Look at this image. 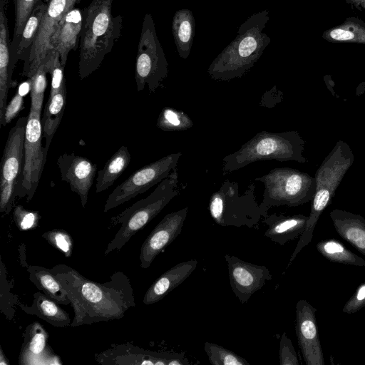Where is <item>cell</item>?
<instances>
[{"mask_svg": "<svg viewBox=\"0 0 365 365\" xmlns=\"http://www.w3.org/2000/svg\"><path fill=\"white\" fill-rule=\"evenodd\" d=\"M51 270L66 292L73 309L72 327L120 319L135 307L130 279L123 272H115L108 281L97 282L64 264Z\"/></svg>", "mask_w": 365, "mask_h": 365, "instance_id": "1", "label": "cell"}, {"mask_svg": "<svg viewBox=\"0 0 365 365\" xmlns=\"http://www.w3.org/2000/svg\"><path fill=\"white\" fill-rule=\"evenodd\" d=\"M269 19L267 10L250 16L237 36L212 61L207 69L210 78L230 81L245 76L258 61L271 38L263 29Z\"/></svg>", "mask_w": 365, "mask_h": 365, "instance_id": "2", "label": "cell"}, {"mask_svg": "<svg viewBox=\"0 0 365 365\" xmlns=\"http://www.w3.org/2000/svg\"><path fill=\"white\" fill-rule=\"evenodd\" d=\"M113 0H93L83 11L78 75L83 79L96 71L121 35L122 16L112 13Z\"/></svg>", "mask_w": 365, "mask_h": 365, "instance_id": "3", "label": "cell"}, {"mask_svg": "<svg viewBox=\"0 0 365 365\" xmlns=\"http://www.w3.org/2000/svg\"><path fill=\"white\" fill-rule=\"evenodd\" d=\"M354 153L349 145L339 140L329 155L324 158L314 176L315 192L312 200L310 214L308 216L304 232L292 254L289 267L302 250L312 241L314 230L323 211L331 202L335 192L346 173L353 165Z\"/></svg>", "mask_w": 365, "mask_h": 365, "instance_id": "4", "label": "cell"}, {"mask_svg": "<svg viewBox=\"0 0 365 365\" xmlns=\"http://www.w3.org/2000/svg\"><path fill=\"white\" fill-rule=\"evenodd\" d=\"M304 145L305 141L297 131L259 132L239 150L223 158V175L261 160L307 163V159L303 155Z\"/></svg>", "mask_w": 365, "mask_h": 365, "instance_id": "5", "label": "cell"}, {"mask_svg": "<svg viewBox=\"0 0 365 365\" xmlns=\"http://www.w3.org/2000/svg\"><path fill=\"white\" fill-rule=\"evenodd\" d=\"M177 168L161 181L148 197L141 199L111 218L110 224H120V229L108 244L104 255L118 251L138 231L158 215L163 209L179 195Z\"/></svg>", "mask_w": 365, "mask_h": 365, "instance_id": "6", "label": "cell"}, {"mask_svg": "<svg viewBox=\"0 0 365 365\" xmlns=\"http://www.w3.org/2000/svg\"><path fill=\"white\" fill-rule=\"evenodd\" d=\"M264 190L259 204L262 217L273 207H297L312 201L315 192V179L308 173L291 168H277L257 178Z\"/></svg>", "mask_w": 365, "mask_h": 365, "instance_id": "7", "label": "cell"}, {"mask_svg": "<svg viewBox=\"0 0 365 365\" xmlns=\"http://www.w3.org/2000/svg\"><path fill=\"white\" fill-rule=\"evenodd\" d=\"M208 208L213 220L222 227L253 228L262 217L253 183L240 194L238 183L225 180L211 195Z\"/></svg>", "mask_w": 365, "mask_h": 365, "instance_id": "8", "label": "cell"}, {"mask_svg": "<svg viewBox=\"0 0 365 365\" xmlns=\"http://www.w3.org/2000/svg\"><path fill=\"white\" fill-rule=\"evenodd\" d=\"M168 63L158 38L152 16L143 18L138 45L135 79L137 91L148 85L150 93H155L168 76Z\"/></svg>", "mask_w": 365, "mask_h": 365, "instance_id": "9", "label": "cell"}, {"mask_svg": "<svg viewBox=\"0 0 365 365\" xmlns=\"http://www.w3.org/2000/svg\"><path fill=\"white\" fill-rule=\"evenodd\" d=\"M27 117H20L9 130L5 143L0 176V212L11 210L24 169V142Z\"/></svg>", "mask_w": 365, "mask_h": 365, "instance_id": "10", "label": "cell"}, {"mask_svg": "<svg viewBox=\"0 0 365 365\" xmlns=\"http://www.w3.org/2000/svg\"><path fill=\"white\" fill-rule=\"evenodd\" d=\"M181 156L180 152L171 153L133 173L108 195L103 212L129 201L160 183L176 168Z\"/></svg>", "mask_w": 365, "mask_h": 365, "instance_id": "11", "label": "cell"}, {"mask_svg": "<svg viewBox=\"0 0 365 365\" xmlns=\"http://www.w3.org/2000/svg\"><path fill=\"white\" fill-rule=\"evenodd\" d=\"M41 112L30 109L24 142V169L17 197L30 201L37 189L46 164L48 150L42 146Z\"/></svg>", "mask_w": 365, "mask_h": 365, "instance_id": "12", "label": "cell"}, {"mask_svg": "<svg viewBox=\"0 0 365 365\" xmlns=\"http://www.w3.org/2000/svg\"><path fill=\"white\" fill-rule=\"evenodd\" d=\"M81 0H48L38 32L24 61L23 75L29 78L48 58L52 35L58 24Z\"/></svg>", "mask_w": 365, "mask_h": 365, "instance_id": "13", "label": "cell"}, {"mask_svg": "<svg viewBox=\"0 0 365 365\" xmlns=\"http://www.w3.org/2000/svg\"><path fill=\"white\" fill-rule=\"evenodd\" d=\"M96 360L102 364L190 365L184 353L151 351L129 344L96 354Z\"/></svg>", "mask_w": 365, "mask_h": 365, "instance_id": "14", "label": "cell"}, {"mask_svg": "<svg viewBox=\"0 0 365 365\" xmlns=\"http://www.w3.org/2000/svg\"><path fill=\"white\" fill-rule=\"evenodd\" d=\"M230 287L242 304L248 302L252 295L272 279L269 269L243 261L234 255L226 254Z\"/></svg>", "mask_w": 365, "mask_h": 365, "instance_id": "15", "label": "cell"}, {"mask_svg": "<svg viewBox=\"0 0 365 365\" xmlns=\"http://www.w3.org/2000/svg\"><path fill=\"white\" fill-rule=\"evenodd\" d=\"M316 312L317 309L304 299H300L297 303L295 331L306 365L325 364Z\"/></svg>", "mask_w": 365, "mask_h": 365, "instance_id": "16", "label": "cell"}, {"mask_svg": "<svg viewBox=\"0 0 365 365\" xmlns=\"http://www.w3.org/2000/svg\"><path fill=\"white\" fill-rule=\"evenodd\" d=\"M188 207L167 214L143 242L140 252V267L148 268L155 258L180 234Z\"/></svg>", "mask_w": 365, "mask_h": 365, "instance_id": "17", "label": "cell"}, {"mask_svg": "<svg viewBox=\"0 0 365 365\" xmlns=\"http://www.w3.org/2000/svg\"><path fill=\"white\" fill-rule=\"evenodd\" d=\"M57 165L61 180L68 183L71 191L78 194L81 206L84 208L96 173V164L74 153H65L58 158Z\"/></svg>", "mask_w": 365, "mask_h": 365, "instance_id": "18", "label": "cell"}, {"mask_svg": "<svg viewBox=\"0 0 365 365\" xmlns=\"http://www.w3.org/2000/svg\"><path fill=\"white\" fill-rule=\"evenodd\" d=\"M48 334L38 322L29 324L24 334L19 356V365L61 364L59 357L48 345Z\"/></svg>", "mask_w": 365, "mask_h": 365, "instance_id": "19", "label": "cell"}, {"mask_svg": "<svg viewBox=\"0 0 365 365\" xmlns=\"http://www.w3.org/2000/svg\"><path fill=\"white\" fill-rule=\"evenodd\" d=\"M83 25V12L74 8L61 20L56 28L51 46L60 55L61 64L65 66L71 51L76 50Z\"/></svg>", "mask_w": 365, "mask_h": 365, "instance_id": "20", "label": "cell"}, {"mask_svg": "<svg viewBox=\"0 0 365 365\" xmlns=\"http://www.w3.org/2000/svg\"><path fill=\"white\" fill-rule=\"evenodd\" d=\"M197 261L190 259L180 262L161 274L146 291L143 302L155 304L182 284L196 269Z\"/></svg>", "mask_w": 365, "mask_h": 365, "instance_id": "21", "label": "cell"}, {"mask_svg": "<svg viewBox=\"0 0 365 365\" xmlns=\"http://www.w3.org/2000/svg\"><path fill=\"white\" fill-rule=\"evenodd\" d=\"M307 219V216L301 214L268 215L264 220V223L268 226L264 235L272 242L284 245L287 242L301 236L305 230Z\"/></svg>", "mask_w": 365, "mask_h": 365, "instance_id": "22", "label": "cell"}, {"mask_svg": "<svg viewBox=\"0 0 365 365\" xmlns=\"http://www.w3.org/2000/svg\"><path fill=\"white\" fill-rule=\"evenodd\" d=\"M329 216L339 236L365 256V219L339 209L331 211Z\"/></svg>", "mask_w": 365, "mask_h": 365, "instance_id": "23", "label": "cell"}, {"mask_svg": "<svg viewBox=\"0 0 365 365\" xmlns=\"http://www.w3.org/2000/svg\"><path fill=\"white\" fill-rule=\"evenodd\" d=\"M8 0H1L0 4V124L7 106L8 91L10 87L9 66L11 50L6 6Z\"/></svg>", "mask_w": 365, "mask_h": 365, "instance_id": "24", "label": "cell"}, {"mask_svg": "<svg viewBox=\"0 0 365 365\" xmlns=\"http://www.w3.org/2000/svg\"><path fill=\"white\" fill-rule=\"evenodd\" d=\"M17 304L24 312L37 316L53 327H66L71 324L69 314L42 292L34 294V300L30 306L20 303Z\"/></svg>", "mask_w": 365, "mask_h": 365, "instance_id": "25", "label": "cell"}, {"mask_svg": "<svg viewBox=\"0 0 365 365\" xmlns=\"http://www.w3.org/2000/svg\"><path fill=\"white\" fill-rule=\"evenodd\" d=\"M195 21L192 11L182 9L173 18L172 32L177 51L183 59L188 58L195 36Z\"/></svg>", "mask_w": 365, "mask_h": 365, "instance_id": "26", "label": "cell"}, {"mask_svg": "<svg viewBox=\"0 0 365 365\" xmlns=\"http://www.w3.org/2000/svg\"><path fill=\"white\" fill-rule=\"evenodd\" d=\"M26 269L29 280L40 291L58 304L64 305L70 304L66 292L54 276L51 268L29 265Z\"/></svg>", "mask_w": 365, "mask_h": 365, "instance_id": "27", "label": "cell"}, {"mask_svg": "<svg viewBox=\"0 0 365 365\" xmlns=\"http://www.w3.org/2000/svg\"><path fill=\"white\" fill-rule=\"evenodd\" d=\"M43 1L44 0H13L14 4V28L10 46L11 61L9 66V83L11 87L16 84V82L12 79V75L18 61V47L24 26L32 11Z\"/></svg>", "mask_w": 365, "mask_h": 365, "instance_id": "28", "label": "cell"}, {"mask_svg": "<svg viewBox=\"0 0 365 365\" xmlns=\"http://www.w3.org/2000/svg\"><path fill=\"white\" fill-rule=\"evenodd\" d=\"M66 103V88L49 96L41 117L43 137L46 139V150L51 143L53 135L62 120Z\"/></svg>", "mask_w": 365, "mask_h": 365, "instance_id": "29", "label": "cell"}, {"mask_svg": "<svg viewBox=\"0 0 365 365\" xmlns=\"http://www.w3.org/2000/svg\"><path fill=\"white\" fill-rule=\"evenodd\" d=\"M131 155L128 147L122 145L98 171L96 192H101L113 185L129 165Z\"/></svg>", "mask_w": 365, "mask_h": 365, "instance_id": "30", "label": "cell"}, {"mask_svg": "<svg viewBox=\"0 0 365 365\" xmlns=\"http://www.w3.org/2000/svg\"><path fill=\"white\" fill-rule=\"evenodd\" d=\"M322 38L331 43L365 44V21L357 17H348L341 24L324 31Z\"/></svg>", "mask_w": 365, "mask_h": 365, "instance_id": "31", "label": "cell"}, {"mask_svg": "<svg viewBox=\"0 0 365 365\" xmlns=\"http://www.w3.org/2000/svg\"><path fill=\"white\" fill-rule=\"evenodd\" d=\"M47 1H43L32 11L24 26L17 51V59L26 61L37 36L46 9Z\"/></svg>", "mask_w": 365, "mask_h": 365, "instance_id": "32", "label": "cell"}, {"mask_svg": "<svg viewBox=\"0 0 365 365\" xmlns=\"http://www.w3.org/2000/svg\"><path fill=\"white\" fill-rule=\"evenodd\" d=\"M317 249L329 261L354 266H365V260L363 258L348 250L336 240H322L317 244Z\"/></svg>", "mask_w": 365, "mask_h": 365, "instance_id": "33", "label": "cell"}, {"mask_svg": "<svg viewBox=\"0 0 365 365\" xmlns=\"http://www.w3.org/2000/svg\"><path fill=\"white\" fill-rule=\"evenodd\" d=\"M156 125L160 130L170 132L188 130L193 125V123L183 111L165 107L158 115Z\"/></svg>", "mask_w": 365, "mask_h": 365, "instance_id": "34", "label": "cell"}, {"mask_svg": "<svg viewBox=\"0 0 365 365\" xmlns=\"http://www.w3.org/2000/svg\"><path fill=\"white\" fill-rule=\"evenodd\" d=\"M204 349L212 365H250L245 358L220 345L207 341Z\"/></svg>", "mask_w": 365, "mask_h": 365, "instance_id": "35", "label": "cell"}, {"mask_svg": "<svg viewBox=\"0 0 365 365\" xmlns=\"http://www.w3.org/2000/svg\"><path fill=\"white\" fill-rule=\"evenodd\" d=\"M46 73L47 72L45 68L44 63H42L35 73L29 78L31 83L30 109L31 110L41 112L44 98V92L47 84Z\"/></svg>", "mask_w": 365, "mask_h": 365, "instance_id": "36", "label": "cell"}, {"mask_svg": "<svg viewBox=\"0 0 365 365\" xmlns=\"http://www.w3.org/2000/svg\"><path fill=\"white\" fill-rule=\"evenodd\" d=\"M47 73L51 76L49 96H53L66 86L64 78V66L61 64L58 52L53 48L48 60L45 62Z\"/></svg>", "mask_w": 365, "mask_h": 365, "instance_id": "37", "label": "cell"}, {"mask_svg": "<svg viewBox=\"0 0 365 365\" xmlns=\"http://www.w3.org/2000/svg\"><path fill=\"white\" fill-rule=\"evenodd\" d=\"M42 237L66 257L71 256L73 250V240L66 230L58 228L53 229L43 233Z\"/></svg>", "mask_w": 365, "mask_h": 365, "instance_id": "38", "label": "cell"}, {"mask_svg": "<svg viewBox=\"0 0 365 365\" xmlns=\"http://www.w3.org/2000/svg\"><path fill=\"white\" fill-rule=\"evenodd\" d=\"M14 222L21 231L35 229L41 218L36 211L29 210L21 205H16L13 212Z\"/></svg>", "mask_w": 365, "mask_h": 365, "instance_id": "39", "label": "cell"}, {"mask_svg": "<svg viewBox=\"0 0 365 365\" xmlns=\"http://www.w3.org/2000/svg\"><path fill=\"white\" fill-rule=\"evenodd\" d=\"M279 359L280 365H299L297 353L292 341L284 332L280 338Z\"/></svg>", "mask_w": 365, "mask_h": 365, "instance_id": "40", "label": "cell"}, {"mask_svg": "<svg viewBox=\"0 0 365 365\" xmlns=\"http://www.w3.org/2000/svg\"><path fill=\"white\" fill-rule=\"evenodd\" d=\"M24 95L18 90L15 96L12 98L9 104H7L3 120L1 125L6 126L9 124L24 108Z\"/></svg>", "mask_w": 365, "mask_h": 365, "instance_id": "41", "label": "cell"}, {"mask_svg": "<svg viewBox=\"0 0 365 365\" xmlns=\"http://www.w3.org/2000/svg\"><path fill=\"white\" fill-rule=\"evenodd\" d=\"M365 307V283L361 284L344 304L342 312L354 314Z\"/></svg>", "mask_w": 365, "mask_h": 365, "instance_id": "42", "label": "cell"}, {"mask_svg": "<svg viewBox=\"0 0 365 365\" xmlns=\"http://www.w3.org/2000/svg\"><path fill=\"white\" fill-rule=\"evenodd\" d=\"M346 2L359 9H365V0H346Z\"/></svg>", "mask_w": 365, "mask_h": 365, "instance_id": "43", "label": "cell"}, {"mask_svg": "<svg viewBox=\"0 0 365 365\" xmlns=\"http://www.w3.org/2000/svg\"><path fill=\"white\" fill-rule=\"evenodd\" d=\"M9 361L8 359L6 357L3 349L0 346V365H9Z\"/></svg>", "mask_w": 365, "mask_h": 365, "instance_id": "44", "label": "cell"}]
</instances>
